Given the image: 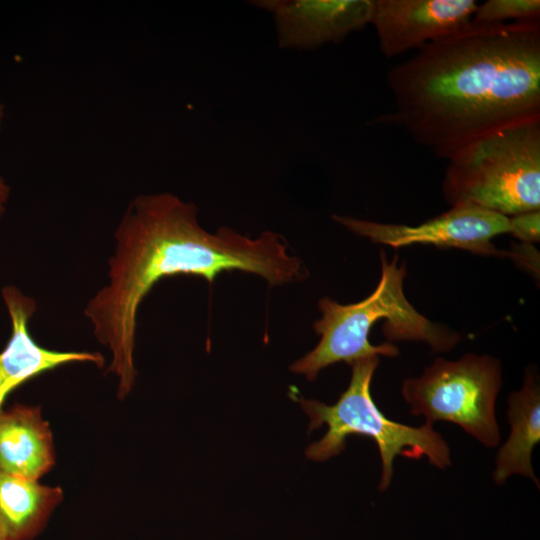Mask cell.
<instances>
[{
    "mask_svg": "<svg viewBox=\"0 0 540 540\" xmlns=\"http://www.w3.org/2000/svg\"><path fill=\"white\" fill-rule=\"evenodd\" d=\"M3 117H4V107L0 102V128H1V125H2Z\"/></svg>",
    "mask_w": 540,
    "mask_h": 540,
    "instance_id": "cell-17",
    "label": "cell"
},
{
    "mask_svg": "<svg viewBox=\"0 0 540 540\" xmlns=\"http://www.w3.org/2000/svg\"><path fill=\"white\" fill-rule=\"evenodd\" d=\"M332 218L371 242L394 248L413 244L452 247L481 255L508 256L494 247L492 239L509 233V217L473 206L456 205L421 224L380 223L348 216Z\"/></svg>",
    "mask_w": 540,
    "mask_h": 540,
    "instance_id": "cell-7",
    "label": "cell"
},
{
    "mask_svg": "<svg viewBox=\"0 0 540 540\" xmlns=\"http://www.w3.org/2000/svg\"><path fill=\"white\" fill-rule=\"evenodd\" d=\"M381 276L374 291L365 299L343 305L329 297L319 300L322 316L313 324L320 335L318 344L295 361L290 370L313 381L324 368L371 356L396 357L394 341L428 344L434 352L452 350L460 341L459 333L429 320L417 311L404 294L405 263L391 261L380 253Z\"/></svg>",
    "mask_w": 540,
    "mask_h": 540,
    "instance_id": "cell-3",
    "label": "cell"
},
{
    "mask_svg": "<svg viewBox=\"0 0 540 540\" xmlns=\"http://www.w3.org/2000/svg\"><path fill=\"white\" fill-rule=\"evenodd\" d=\"M108 260V283L87 302L84 315L95 338L112 359L107 371L118 378L117 397L133 389L135 336L139 307L161 279L194 275L212 283L225 271H242L281 286L307 276L285 239L264 231L251 238L221 227L215 233L198 221L195 204L171 193L141 194L128 205Z\"/></svg>",
    "mask_w": 540,
    "mask_h": 540,
    "instance_id": "cell-1",
    "label": "cell"
},
{
    "mask_svg": "<svg viewBox=\"0 0 540 540\" xmlns=\"http://www.w3.org/2000/svg\"><path fill=\"white\" fill-rule=\"evenodd\" d=\"M63 499L60 487L0 470V523L7 540H33Z\"/></svg>",
    "mask_w": 540,
    "mask_h": 540,
    "instance_id": "cell-13",
    "label": "cell"
},
{
    "mask_svg": "<svg viewBox=\"0 0 540 540\" xmlns=\"http://www.w3.org/2000/svg\"><path fill=\"white\" fill-rule=\"evenodd\" d=\"M55 465L53 436L39 406L0 411V470L38 481Z\"/></svg>",
    "mask_w": 540,
    "mask_h": 540,
    "instance_id": "cell-11",
    "label": "cell"
},
{
    "mask_svg": "<svg viewBox=\"0 0 540 540\" xmlns=\"http://www.w3.org/2000/svg\"><path fill=\"white\" fill-rule=\"evenodd\" d=\"M501 385L497 358L466 354L455 361L435 359L421 376L404 380L401 394L411 414L424 416L425 423L452 422L493 448L500 442L495 403Z\"/></svg>",
    "mask_w": 540,
    "mask_h": 540,
    "instance_id": "cell-6",
    "label": "cell"
},
{
    "mask_svg": "<svg viewBox=\"0 0 540 540\" xmlns=\"http://www.w3.org/2000/svg\"><path fill=\"white\" fill-rule=\"evenodd\" d=\"M507 416L511 430L497 453L494 481L501 485L509 476L519 474L533 480L539 488L531 457L540 441V388L530 370L525 372L522 388L510 393Z\"/></svg>",
    "mask_w": 540,
    "mask_h": 540,
    "instance_id": "cell-12",
    "label": "cell"
},
{
    "mask_svg": "<svg viewBox=\"0 0 540 540\" xmlns=\"http://www.w3.org/2000/svg\"><path fill=\"white\" fill-rule=\"evenodd\" d=\"M274 16L281 48L313 50L339 43L370 24L373 0H258Z\"/></svg>",
    "mask_w": 540,
    "mask_h": 540,
    "instance_id": "cell-9",
    "label": "cell"
},
{
    "mask_svg": "<svg viewBox=\"0 0 540 540\" xmlns=\"http://www.w3.org/2000/svg\"><path fill=\"white\" fill-rule=\"evenodd\" d=\"M447 160L442 191L451 207L506 217L540 210V119L485 134Z\"/></svg>",
    "mask_w": 540,
    "mask_h": 540,
    "instance_id": "cell-4",
    "label": "cell"
},
{
    "mask_svg": "<svg viewBox=\"0 0 540 540\" xmlns=\"http://www.w3.org/2000/svg\"><path fill=\"white\" fill-rule=\"evenodd\" d=\"M0 540H7L5 531L0 523Z\"/></svg>",
    "mask_w": 540,
    "mask_h": 540,
    "instance_id": "cell-18",
    "label": "cell"
},
{
    "mask_svg": "<svg viewBox=\"0 0 540 540\" xmlns=\"http://www.w3.org/2000/svg\"><path fill=\"white\" fill-rule=\"evenodd\" d=\"M540 19L539 0H488L478 4L475 23L499 24Z\"/></svg>",
    "mask_w": 540,
    "mask_h": 540,
    "instance_id": "cell-14",
    "label": "cell"
},
{
    "mask_svg": "<svg viewBox=\"0 0 540 540\" xmlns=\"http://www.w3.org/2000/svg\"><path fill=\"white\" fill-rule=\"evenodd\" d=\"M509 233L524 243L540 239V210L527 211L509 217Z\"/></svg>",
    "mask_w": 540,
    "mask_h": 540,
    "instance_id": "cell-15",
    "label": "cell"
},
{
    "mask_svg": "<svg viewBox=\"0 0 540 540\" xmlns=\"http://www.w3.org/2000/svg\"><path fill=\"white\" fill-rule=\"evenodd\" d=\"M475 0H373L370 24L388 58L425 47L465 27Z\"/></svg>",
    "mask_w": 540,
    "mask_h": 540,
    "instance_id": "cell-8",
    "label": "cell"
},
{
    "mask_svg": "<svg viewBox=\"0 0 540 540\" xmlns=\"http://www.w3.org/2000/svg\"><path fill=\"white\" fill-rule=\"evenodd\" d=\"M10 195V188L3 176L0 174V221L5 213L6 205Z\"/></svg>",
    "mask_w": 540,
    "mask_h": 540,
    "instance_id": "cell-16",
    "label": "cell"
},
{
    "mask_svg": "<svg viewBox=\"0 0 540 540\" xmlns=\"http://www.w3.org/2000/svg\"><path fill=\"white\" fill-rule=\"evenodd\" d=\"M12 332L0 352V411L7 396L30 379L59 366L73 362H92L103 367L105 359L98 352L56 351L40 346L32 337L29 321L36 311L34 298L15 285L2 289Z\"/></svg>",
    "mask_w": 540,
    "mask_h": 540,
    "instance_id": "cell-10",
    "label": "cell"
},
{
    "mask_svg": "<svg viewBox=\"0 0 540 540\" xmlns=\"http://www.w3.org/2000/svg\"><path fill=\"white\" fill-rule=\"evenodd\" d=\"M379 356L356 360L350 364L351 379L347 389L334 405L299 398L303 411L310 419L309 431L327 426L325 435L308 446L307 458L326 461L340 454L349 435H363L375 441L380 452L382 475L379 490L385 491L393 477L395 457L420 459L445 469L451 465L450 449L432 425L408 426L388 419L375 404L370 391Z\"/></svg>",
    "mask_w": 540,
    "mask_h": 540,
    "instance_id": "cell-5",
    "label": "cell"
},
{
    "mask_svg": "<svg viewBox=\"0 0 540 540\" xmlns=\"http://www.w3.org/2000/svg\"><path fill=\"white\" fill-rule=\"evenodd\" d=\"M385 118L437 157L500 128L540 119V19L475 23L388 73Z\"/></svg>",
    "mask_w": 540,
    "mask_h": 540,
    "instance_id": "cell-2",
    "label": "cell"
}]
</instances>
